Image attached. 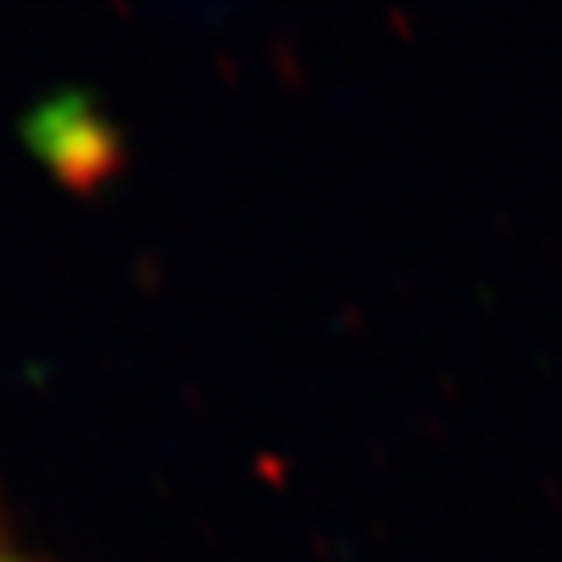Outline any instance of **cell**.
<instances>
[{
    "mask_svg": "<svg viewBox=\"0 0 562 562\" xmlns=\"http://www.w3.org/2000/svg\"><path fill=\"white\" fill-rule=\"evenodd\" d=\"M0 562H12V559H9V554H4V551H0Z\"/></svg>",
    "mask_w": 562,
    "mask_h": 562,
    "instance_id": "6da1fadb",
    "label": "cell"
}]
</instances>
